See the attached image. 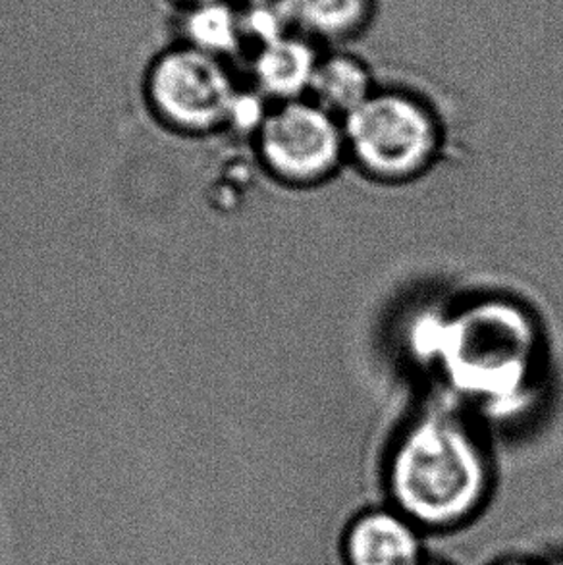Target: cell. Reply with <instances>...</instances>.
Returning <instances> with one entry per match:
<instances>
[{
  "mask_svg": "<svg viewBox=\"0 0 563 565\" xmlns=\"http://www.w3.org/2000/svg\"><path fill=\"white\" fill-rule=\"evenodd\" d=\"M392 487L397 502L417 520H457L475 508L487 489L485 456L461 423L428 417L397 446Z\"/></svg>",
  "mask_w": 563,
  "mask_h": 565,
  "instance_id": "cell-1",
  "label": "cell"
},
{
  "mask_svg": "<svg viewBox=\"0 0 563 565\" xmlns=\"http://www.w3.org/2000/svg\"><path fill=\"white\" fill-rule=\"evenodd\" d=\"M342 124L348 157L381 182L421 177L440 151L438 118L412 93L376 89Z\"/></svg>",
  "mask_w": 563,
  "mask_h": 565,
  "instance_id": "cell-2",
  "label": "cell"
},
{
  "mask_svg": "<svg viewBox=\"0 0 563 565\" xmlns=\"http://www.w3.org/2000/svg\"><path fill=\"white\" fill-rule=\"evenodd\" d=\"M240 93L229 61L182 41L157 54L145 76L152 113L185 134H206L232 122Z\"/></svg>",
  "mask_w": 563,
  "mask_h": 565,
  "instance_id": "cell-3",
  "label": "cell"
},
{
  "mask_svg": "<svg viewBox=\"0 0 563 565\" xmlns=\"http://www.w3.org/2000/svg\"><path fill=\"white\" fill-rule=\"evenodd\" d=\"M265 169L284 184H322L348 157L342 120L311 99L276 103L255 130Z\"/></svg>",
  "mask_w": 563,
  "mask_h": 565,
  "instance_id": "cell-4",
  "label": "cell"
},
{
  "mask_svg": "<svg viewBox=\"0 0 563 565\" xmlns=\"http://www.w3.org/2000/svg\"><path fill=\"white\" fill-rule=\"evenodd\" d=\"M252 77L255 92L276 103L304 99L322 56V46L296 30L253 49Z\"/></svg>",
  "mask_w": 563,
  "mask_h": 565,
  "instance_id": "cell-5",
  "label": "cell"
},
{
  "mask_svg": "<svg viewBox=\"0 0 563 565\" xmlns=\"http://www.w3.org/2000/svg\"><path fill=\"white\" fill-rule=\"evenodd\" d=\"M291 30L320 46H343L373 28L381 0H278Z\"/></svg>",
  "mask_w": 563,
  "mask_h": 565,
  "instance_id": "cell-6",
  "label": "cell"
},
{
  "mask_svg": "<svg viewBox=\"0 0 563 565\" xmlns=\"http://www.w3.org/2000/svg\"><path fill=\"white\" fill-rule=\"evenodd\" d=\"M374 92L376 85L367 62L340 46H330V51H322L307 99L343 122Z\"/></svg>",
  "mask_w": 563,
  "mask_h": 565,
  "instance_id": "cell-7",
  "label": "cell"
},
{
  "mask_svg": "<svg viewBox=\"0 0 563 565\" xmlns=\"http://www.w3.org/2000/svg\"><path fill=\"white\" fill-rule=\"evenodd\" d=\"M353 565H417L419 543L412 527L390 513H371L348 536Z\"/></svg>",
  "mask_w": 563,
  "mask_h": 565,
  "instance_id": "cell-8",
  "label": "cell"
},
{
  "mask_svg": "<svg viewBox=\"0 0 563 565\" xmlns=\"http://www.w3.org/2000/svg\"><path fill=\"white\" fill-rule=\"evenodd\" d=\"M180 31L182 43L224 61L247 51L242 10L240 2L234 0H214L209 4L182 10Z\"/></svg>",
  "mask_w": 563,
  "mask_h": 565,
  "instance_id": "cell-9",
  "label": "cell"
},
{
  "mask_svg": "<svg viewBox=\"0 0 563 565\" xmlns=\"http://www.w3.org/2000/svg\"><path fill=\"white\" fill-rule=\"evenodd\" d=\"M167 2L172 4L178 12H182V10L201 7V4H209V2H214V0H167Z\"/></svg>",
  "mask_w": 563,
  "mask_h": 565,
  "instance_id": "cell-10",
  "label": "cell"
}]
</instances>
